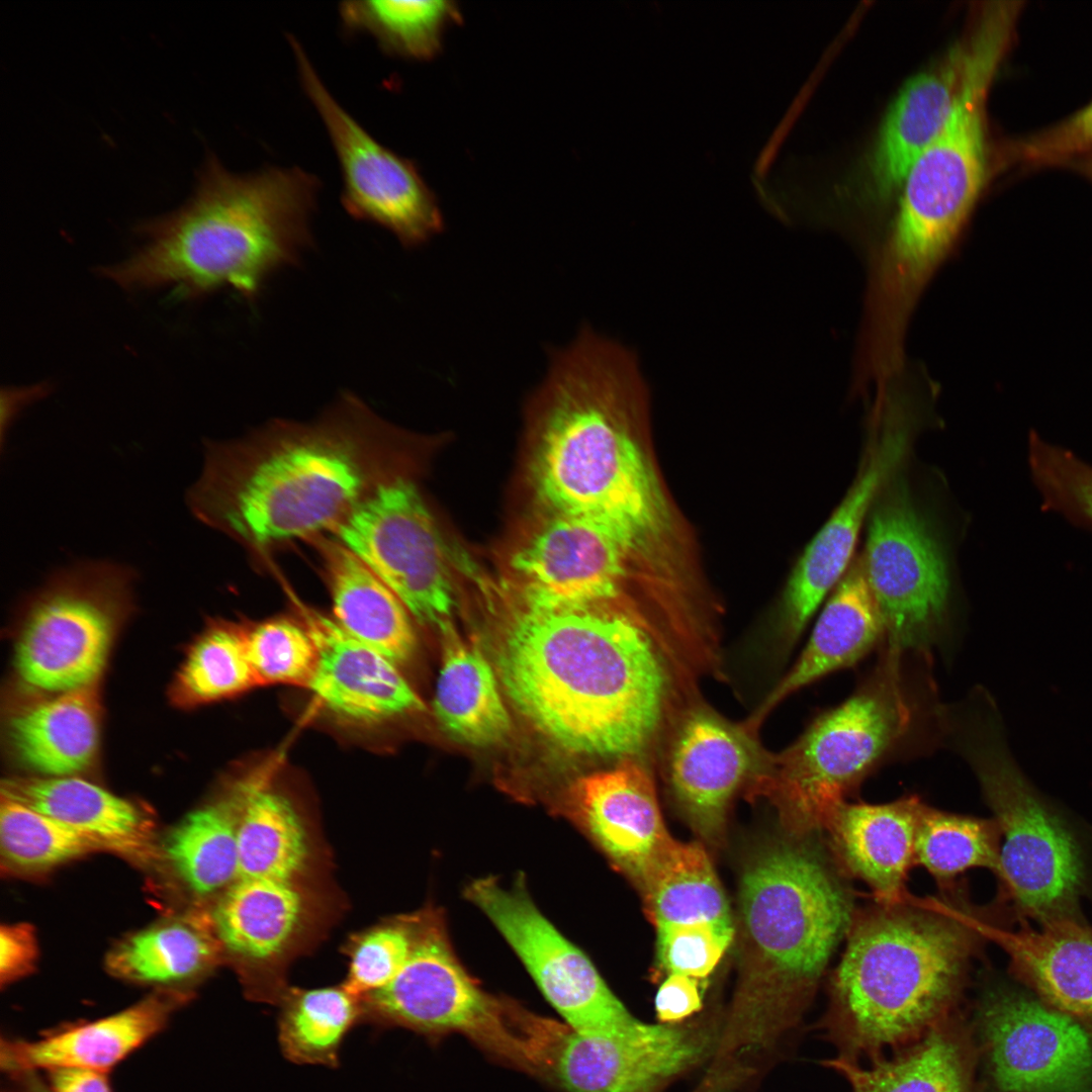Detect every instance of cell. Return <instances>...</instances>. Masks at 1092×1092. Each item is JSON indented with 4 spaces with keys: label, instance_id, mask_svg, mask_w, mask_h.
Masks as SVG:
<instances>
[{
    "label": "cell",
    "instance_id": "obj_37",
    "mask_svg": "<svg viewBox=\"0 0 1092 1092\" xmlns=\"http://www.w3.org/2000/svg\"><path fill=\"white\" fill-rule=\"evenodd\" d=\"M339 14L346 32L370 34L386 55L417 61L436 57L446 30L462 16L448 0L345 1Z\"/></svg>",
    "mask_w": 1092,
    "mask_h": 1092
},
{
    "label": "cell",
    "instance_id": "obj_39",
    "mask_svg": "<svg viewBox=\"0 0 1092 1092\" xmlns=\"http://www.w3.org/2000/svg\"><path fill=\"white\" fill-rule=\"evenodd\" d=\"M215 954L214 942L199 928L174 922L155 926L123 940L108 957L118 977L152 984H173L205 971Z\"/></svg>",
    "mask_w": 1092,
    "mask_h": 1092
},
{
    "label": "cell",
    "instance_id": "obj_19",
    "mask_svg": "<svg viewBox=\"0 0 1092 1092\" xmlns=\"http://www.w3.org/2000/svg\"><path fill=\"white\" fill-rule=\"evenodd\" d=\"M706 1036L669 1024L617 1032L568 1028L555 1044L548 1072L568 1092H656L699 1060Z\"/></svg>",
    "mask_w": 1092,
    "mask_h": 1092
},
{
    "label": "cell",
    "instance_id": "obj_12",
    "mask_svg": "<svg viewBox=\"0 0 1092 1092\" xmlns=\"http://www.w3.org/2000/svg\"><path fill=\"white\" fill-rule=\"evenodd\" d=\"M51 574L26 612L15 663L30 687L61 694L95 684L136 573L93 560Z\"/></svg>",
    "mask_w": 1092,
    "mask_h": 1092
},
{
    "label": "cell",
    "instance_id": "obj_20",
    "mask_svg": "<svg viewBox=\"0 0 1092 1092\" xmlns=\"http://www.w3.org/2000/svg\"><path fill=\"white\" fill-rule=\"evenodd\" d=\"M565 814L638 888L674 841L650 776L630 758L578 779Z\"/></svg>",
    "mask_w": 1092,
    "mask_h": 1092
},
{
    "label": "cell",
    "instance_id": "obj_26",
    "mask_svg": "<svg viewBox=\"0 0 1092 1092\" xmlns=\"http://www.w3.org/2000/svg\"><path fill=\"white\" fill-rule=\"evenodd\" d=\"M922 806L914 796L881 805L842 801L826 819L823 829L840 863L868 884L881 905L904 900Z\"/></svg>",
    "mask_w": 1092,
    "mask_h": 1092
},
{
    "label": "cell",
    "instance_id": "obj_52",
    "mask_svg": "<svg viewBox=\"0 0 1092 1092\" xmlns=\"http://www.w3.org/2000/svg\"><path fill=\"white\" fill-rule=\"evenodd\" d=\"M10 1085L7 1092H52L37 1071L8 1074Z\"/></svg>",
    "mask_w": 1092,
    "mask_h": 1092
},
{
    "label": "cell",
    "instance_id": "obj_16",
    "mask_svg": "<svg viewBox=\"0 0 1092 1092\" xmlns=\"http://www.w3.org/2000/svg\"><path fill=\"white\" fill-rule=\"evenodd\" d=\"M465 896L509 942L551 1006L576 1032H617L640 1021L610 990L590 960L539 911L525 883L494 878L468 885Z\"/></svg>",
    "mask_w": 1092,
    "mask_h": 1092
},
{
    "label": "cell",
    "instance_id": "obj_42",
    "mask_svg": "<svg viewBox=\"0 0 1092 1092\" xmlns=\"http://www.w3.org/2000/svg\"><path fill=\"white\" fill-rule=\"evenodd\" d=\"M3 860L22 871H41L104 848L95 838L1 795Z\"/></svg>",
    "mask_w": 1092,
    "mask_h": 1092
},
{
    "label": "cell",
    "instance_id": "obj_41",
    "mask_svg": "<svg viewBox=\"0 0 1092 1092\" xmlns=\"http://www.w3.org/2000/svg\"><path fill=\"white\" fill-rule=\"evenodd\" d=\"M247 629L214 623L190 650L178 673L174 697L195 705L242 694L259 686L247 647Z\"/></svg>",
    "mask_w": 1092,
    "mask_h": 1092
},
{
    "label": "cell",
    "instance_id": "obj_40",
    "mask_svg": "<svg viewBox=\"0 0 1092 1092\" xmlns=\"http://www.w3.org/2000/svg\"><path fill=\"white\" fill-rule=\"evenodd\" d=\"M1001 833L994 819L939 811L923 804L915 838V863L940 884L952 882L973 868L995 874L999 867Z\"/></svg>",
    "mask_w": 1092,
    "mask_h": 1092
},
{
    "label": "cell",
    "instance_id": "obj_44",
    "mask_svg": "<svg viewBox=\"0 0 1092 1092\" xmlns=\"http://www.w3.org/2000/svg\"><path fill=\"white\" fill-rule=\"evenodd\" d=\"M247 647L260 685L306 688L315 669L317 650L305 625L278 617L247 629Z\"/></svg>",
    "mask_w": 1092,
    "mask_h": 1092
},
{
    "label": "cell",
    "instance_id": "obj_6",
    "mask_svg": "<svg viewBox=\"0 0 1092 1092\" xmlns=\"http://www.w3.org/2000/svg\"><path fill=\"white\" fill-rule=\"evenodd\" d=\"M980 922L964 910L902 903L854 916L824 1020L840 1056L881 1058L947 1019L984 937Z\"/></svg>",
    "mask_w": 1092,
    "mask_h": 1092
},
{
    "label": "cell",
    "instance_id": "obj_4",
    "mask_svg": "<svg viewBox=\"0 0 1092 1092\" xmlns=\"http://www.w3.org/2000/svg\"><path fill=\"white\" fill-rule=\"evenodd\" d=\"M320 188L298 167L239 174L211 155L189 199L141 224L144 245L101 275L126 289L173 286L198 297L230 287L254 300L273 274L298 265L313 246Z\"/></svg>",
    "mask_w": 1092,
    "mask_h": 1092
},
{
    "label": "cell",
    "instance_id": "obj_32",
    "mask_svg": "<svg viewBox=\"0 0 1092 1092\" xmlns=\"http://www.w3.org/2000/svg\"><path fill=\"white\" fill-rule=\"evenodd\" d=\"M442 632L446 643L434 698L440 725L462 743L502 741L511 719L491 665L478 648L460 640L452 626Z\"/></svg>",
    "mask_w": 1092,
    "mask_h": 1092
},
{
    "label": "cell",
    "instance_id": "obj_51",
    "mask_svg": "<svg viewBox=\"0 0 1092 1092\" xmlns=\"http://www.w3.org/2000/svg\"><path fill=\"white\" fill-rule=\"evenodd\" d=\"M44 389L46 387H42L41 385L33 387L32 389L24 388V390L18 389L14 391L10 389L9 392L14 398H12L8 393L7 395H3V398H6L7 402L3 403V408L6 407V410H3L2 412V437L4 435L5 429L9 427V425L14 419V416L23 406V403H29L31 400L33 401L39 398Z\"/></svg>",
    "mask_w": 1092,
    "mask_h": 1092
},
{
    "label": "cell",
    "instance_id": "obj_9",
    "mask_svg": "<svg viewBox=\"0 0 1092 1092\" xmlns=\"http://www.w3.org/2000/svg\"><path fill=\"white\" fill-rule=\"evenodd\" d=\"M903 655L887 648L854 694L816 717L783 751L764 753L747 793L767 800L793 836L823 829L833 807L909 733L917 709Z\"/></svg>",
    "mask_w": 1092,
    "mask_h": 1092
},
{
    "label": "cell",
    "instance_id": "obj_33",
    "mask_svg": "<svg viewBox=\"0 0 1092 1092\" xmlns=\"http://www.w3.org/2000/svg\"><path fill=\"white\" fill-rule=\"evenodd\" d=\"M303 913V897L292 880L239 878L217 902L212 920L229 950L265 961L285 949Z\"/></svg>",
    "mask_w": 1092,
    "mask_h": 1092
},
{
    "label": "cell",
    "instance_id": "obj_18",
    "mask_svg": "<svg viewBox=\"0 0 1092 1092\" xmlns=\"http://www.w3.org/2000/svg\"><path fill=\"white\" fill-rule=\"evenodd\" d=\"M633 554L616 536L585 521L550 515L511 558L522 606L558 610L608 605Z\"/></svg>",
    "mask_w": 1092,
    "mask_h": 1092
},
{
    "label": "cell",
    "instance_id": "obj_34",
    "mask_svg": "<svg viewBox=\"0 0 1092 1092\" xmlns=\"http://www.w3.org/2000/svg\"><path fill=\"white\" fill-rule=\"evenodd\" d=\"M239 878L293 880L306 866V829L290 799L263 781L238 786Z\"/></svg>",
    "mask_w": 1092,
    "mask_h": 1092
},
{
    "label": "cell",
    "instance_id": "obj_14",
    "mask_svg": "<svg viewBox=\"0 0 1092 1092\" xmlns=\"http://www.w3.org/2000/svg\"><path fill=\"white\" fill-rule=\"evenodd\" d=\"M422 624L451 626V566L442 533L410 475L390 479L330 533Z\"/></svg>",
    "mask_w": 1092,
    "mask_h": 1092
},
{
    "label": "cell",
    "instance_id": "obj_35",
    "mask_svg": "<svg viewBox=\"0 0 1092 1092\" xmlns=\"http://www.w3.org/2000/svg\"><path fill=\"white\" fill-rule=\"evenodd\" d=\"M639 889L656 932L707 924L734 928L720 881L699 843L674 839Z\"/></svg>",
    "mask_w": 1092,
    "mask_h": 1092
},
{
    "label": "cell",
    "instance_id": "obj_46",
    "mask_svg": "<svg viewBox=\"0 0 1092 1092\" xmlns=\"http://www.w3.org/2000/svg\"><path fill=\"white\" fill-rule=\"evenodd\" d=\"M657 933V959L668 974L706 978L718 965L734 937V928L698 925Z\"/></svg>",
    "mask_w": 1092,
    "mask_h": 1092
},
{
    "label": "cell",
    "instance_id": "obj_23",
    "mask_svg": "<svg viewBox=\"0 0 1092 1092\" xmlns=\"http://www.w3.org/2000/svg\"><path fill=\"white\" fill-rule=\"evenodd\" d=\"M182 1001L180 994L157 993L117 1013L58 1028L37 1039L3 1037L1 1068L7 1074L57 1069L107 1073L159 1033Z\"/></svg>",
    "mask_w": 1092,
    "mask_h": 1092
},
{
    "label": "cell",
    "instance_id": "obj_10",
    "mask_svg": "<svg viewBox=\"0 0 1092 1092\" xmlns=\"http://www.w3.org/2000/svg\"><path fill=\"white\" fill-rule=\"evenodd\" d=\"M363 1019L428 1034L460 1033L518 1066L533 1062L536 1016L483 991L458 960L443 915L415 919V940L404 966L381 990L361 999Z\"/></svg>",
    "mask_w": 1092,
    "mask_h": 1092
},
{
    "label": "cell",
    "instance_id": "obj_15",
    "mask_svg": "<svg viewBox=\"0 0 1092 1092\" xmlns=\"http://www.w3.org/2000/svg\"><path fill=\"white\" fill-rule=\"evenodd\" d=\"M303 91L321 116L340 165L345 210L387 230L404 248H418L442 233L435 193L416 164L378 143L323 83L301 43L287 35Z\"/></svg>",
    "mask_w": 1092,
    "mask_h": 1092
},
{
    "label": "cell",
    "instance_id": "obj_48",
    "mask_svg": "<svg viewBox=\"0 0 1092 1092\" xmlns=\"http://www.w3.org/2000/svg\"><path fill=\"white\" fill-rule=\"evenodd\" d=\"M699 979L671 973L660 985L655 997V1010L663 1024L679 1021L702 1007Z\"/></svg>",
    "mask_w": 1092,
    "mask_h": 1092
},
{
    "label": "cell",
    "instance_id": "obj_31",
    "mask_svg": "<svg viewBox=\"0 0 1092 1092\" xmlns=\"http://www.w3.org/2000/svg\"><path fill=\"white\" fill-rule=\"evenodd\" d=\"M9 735L17 755L39 772L68 777L85 769L99 737L95 684L25 708L11 719Z\"/></svg>",
    "mask_w": 1092,
    "mask_h": 1092
},
{
    "label": "cell",
    "instance_id": "obj_2",
    "mask_svg": "<svg viewBox=\"0 0 1092 1092\" xmlns=\"http://www.w3.org/2000/svg\"><path fill=\"white\" fill-rule=\"evenodd\" d=\"M647 385L635 352L584 326L550 348L534 393L531 477L550 512L592 523L647 553L670 528L654 470L639 446Z\"/></svg>",
    "mask_w": 1092,
    "mask_h": 1092
},
{
    "label": "cell",
    "instance_id": "obj_1",
    "mask_svg": "<svg viewBox=\"0 0 1092 1092\" xmlns=\"http://www.w3.org/2000/svg\"><path fill=\"white\" fill-rule=\"evenodd\" d=\"M402 437L344 391L310 421L273 420L208 442L186 500L193 516L249 550L330 534L384 482L410 475Z\"/></svg>",
    "mask_w": 1092,
    "mask_h": 1092
},
{
    "label": "cell",
    "instance_id": "obj_50",
    "mask_svg": "<svg viewBox=\"0 0 1092 1092\" xmlns=\"http://www.w3.org/2000/svg\"><path fill=\"white\" fill-rule=\"evenodd\" d=\"M52 1092H112L106 1073L84 1069L48 1071Z\"/></svg>",
    "mask_w": 1092,
    "mask_h": 1092
},
{
    "label": "cell",
    "instance_id": "obj_8",
    "mask_svg": "<svg viewBox=\"0 0 1092 1092\" xmlns=\"http://www.w3.org/2000/svg\"><path fill=\"white\" fill-rule=\"evenodd\" d=\"M1009 43L991 27L972 31L965 41L950 114L909 170L893 223L873 255L878 280L896 294L922 293L981 194L988 172L985 102Z\"/></svg>",
    "mask_w": 1092,
    "mask_h": 1092
},
{
    "label": "cell",
    "instance_id": "obj_47",
    "mask_svg": "<svg viewBox=\"0 0 1092 1092\" xmlns=\"http://www.w3.org/2000/svg\"><path fill=\"white\" fill-rule=\"evenodd\" d=\"M1019 154L1029 163L1060 162L1092 150V103L1068 119L1028 138Z\"/></svg>",
    "mask_w": 1092,
    "mask_h": 1092
},
{
    "label": "cell",
    "instance_id": "obj_13",
    "mask_svg": "<svg viewBox=\"0 0 1092 1092\" xmlns=\"http://www.w3.org/2000/svg\"><path fill=\"white\" fill-rule=\"evenodd\" d=\"M861 555L888 647L924 650L948 611L950 580L942 545L905 482L894 478L869 516Z\"/></svg>",
    "mask_w": 1092,
    "mask_h": 1092
},
{
    "label": "cell",
    "instance_id": "obj_43",
    "mask_svg": "<svg viewBox=\"0 0 1092 1092\" xmlns=\"http://www.w3.org/2000/svg\"><path fill=\"white\" fill-rule=\"evenodd\" d=\"M1028 466L1042 508L1059 513L1077 527L1092 530V465L1031 431Z\"/></svg>",
    "mask_w": 1092,
    "mask_h": 1092
},
{
    "label": "cell",
    "instance_id": "obj_21",
    "mask_svg": "<svg viewBox=\"0 0 1092 1092\" xmlns=\"http://www.w3.org/2000/svg\"><path fill=\"white\" fill-rule=\"evenodd\" d=\"M755 734L718 715L698 710L688 716L673 742L669 785L681 811L705 838L720 837L729 804L762 761Z\"/></svg>",
    "mask_w": 1092,
    "mask_h": 1092
},
{
    "label": "cell",
    "instance_id": "obj_27",
    "mask_svg": "<svg viewBox=\"0 0 1092 1092\" xmlns=\"http://www.w3.org/2000/svg\"><path fill=\"white\" fill-rule=\"evenodd\" d=\"M980 931L1009 957L1010 971L1049 1005L1092 1021V925L1064 919L1018 930L981 922Z\"/></svg>",
    "mask_w": 1092,
    "mask_h": 1092
},
{
    "label": "cell",
    "instance_id": "obj_45",
    "mask_svg": "<svg viewBox=\"0 0 1092 1092\" xmlns=\"http://www.w3.org/2000/svg\"><path fill=\"white\" fill-rule=\"evenodd\" d=\"M415 940V920L382 925L356 942L344 987L360 1000L387 986L407 961Z\"/></svg>",
    "mask_w": 1092,
    "mask_h": 1092
},
{
    "label": "cell",
    "instance_id": "obj_49",
    "mask_svg": "<svg viewBox=\"0 0 1092 1092\" xmlns=\"http://www.w3.org/2000/svg\"><path fill=\"white\" fill-rule=\"evenodd\" d=\"M36 944L32 929L26 924L2 926L0 930V975L2 983L25 975L32 969Z\"/></svg>",
    "mask_w": 1092,
    "mask_h": 1092
},
{
    "label": "cell",
    "instance_id": "obj_25",
    "mask_svg": "<svg viewBox=\"0 0 1092 1092\" xmlns=\"http://www.w3.org/2000/svg\"><path fill=\"white\" fill-rule=\"evenodd\" d=\"M882 638L884 623L859 555L853 557L831 592L798 660L743 723L744 727L755 733L771 710L791 694L851 666Z\"/></svg>",
    "mask_w": 1092,
    "mask_h": 1092
},
{
    "label": "cell",
    "instance_id": "obj_28",
    "mask_svg": "<svg viewBox=\"0 0 1092 1092\" xmlns=\"http://www.w3.org/2000/svg\"><path fill=\"white\" fill-rule=\"evenodd\" d=\"M309 541L321 559L336 623L394 663L407 660L416 636L397 597L335 538L320 535Z\"/></svg>",
    "mask_w": 1092,
    "mask_h": 1092
},
{
    "label": "cell",
    "instance_id": "obj_5",
    "mask_svg": "<svg viewBox=\"0 0 1092 1092\" xmlns=\"http://www.w3.org/2000/svg\"><path fill=\"white\" fill-rule=\"evenodd\" d=\"M853 918L849 891L815 848L781 841L750 860L740 885L738 982L714 1074L799 1021Z\"/></svg>",
    "mask_w": 1092,
    "mask_h": 1092
},
{
    "label": "cell",
    "instance_id": "obj_30",
    "mask_svg": "<svg viewBox=\"0 0 1092 1092\" xmlns=\"http://www.w3.org/2000/svg\"><path fill=\"white\" fill-rule=\"evenodd\" d=\"M1 795L95 838L104 848L138 851L149 837L148 821L132 803L82 779L9 778Z\"/></svg>",
    "mask_w": 1092,
    "mask_h": 1092
},
{
    "label": "cell",
    "instance_id": "obj_3",
    "mask_svg": "<svg viewBox=\"0 0 1092 1092\" xmlns=\"http://www.w3.org/2000/svg\"><path fill=\"white\" fill-rule=\"evenodd\" d=\"M494 654L514 706L567 751L627 759L659 725L667 682L661 659L641 627L608 605L521 606Z\"/></svg>",
    "mask_w": 1092,
    "mask_h": 1092
},
{
    "label": "cell",
    "instance_id": "obj_22",
    "mask_svg": "<svg viewBox=\"0 0 1092 1092\" xmlns=\"http://www.w3.org/2000/svg\"><path fill=\"white\" fill-rule=\"evenodd\" d=\"M299 610L317 650L306 688L327 711L349 722L375 724L424 708L393 661L333 618L304 606Z\"/></svg>",
    "mask_w": 1092,
    "mask_h": 1092
},
{
    "label": "cell",
    "instance_id": "obj_17",
    "mask_svg": "<svg viewBox=\"0 0 1092 1092\" xmlns=\"http://www.w3.org/2000/svg\"><path fill=\"white\" fill-rule=\"evenodd\" d=\"M979 1019L1001 1092H1092V1036L1079 1019L1007 986L985 993Z\"/></svg>",
    "mask_w": 1092,
    "mask_h": 1092
},
{
    "label": "cell",
    "instance_id": "obj_11",
    "mask_svg": "<svg viewBox=\"0 0 1092 1092\" xmlns=\"http://www.w3.org/2000/svg\"><path fill=\"white\" fill-rule=\"evenodd\" d=\"M925 387L919 379L903 374L875 390L869 440L857 475L805 548L785 587L780 626L786 649L796 643L850 565L866 518L911 445Z\"/></svg>",
    "mask_w": 1092,
    "mask_h": 1092
},
{
    "label": "cell",
    "instance_id": "obj_53",
    "mask_svg": "<svg viewBox=\"0 0 1092 1092\" xmlns=\"http://www.w3.org/2000/svg\"><path fill=\"white\" fill-rule=\"evenodd\" d=\"M1090 171L1092 173V160H1091V165H1090Z\"/></svg>",
    "mask_w": 1092,
    "mask_h": 1092
},
{
    "label": "cell",
    "instance_id": "obj_7",
    "mask_svg": "<svg viewBox=\"0 0 1092 1092\" xmlns=\"http://www.w3.org/2000/svg\"><path fill=\"white\" fill-rule=\"evenodd\" d=\"M945 738L979 781L1003 843L996 873L1002 897L1021 922L1082 918L1085 851L1075 830L1013 757L999 710L982 688L938 717Z\"/></svg>",
    "mask_w": 1092,
    "mask_h": 1092
},
{
    "label": "cell",
    "instance_id": "obj_38",
    "mask_svg": "<svg viewBox=\"0 0 1092 1092\" xmlns=\"http://www.w3.org/2000/svg\"><path fill=\"white\" fill-rule=\"evenodd\" d=\"M359 1019L361 1000L344 986L292 991L278 1021L281 1051L296 1064L336 1068L342 1043Z\"/></svg>",
    "mask_w": 1092,
    "mask_h": 1092
},
{
    "label": "cell",
    "instance_id": "obj_36",
    "mask_svg": "<svg viewBox=\"0 0 1092 1092\" xmlns=\"http://www.w3.org/2000/svg\"><path fill=\"white\" fill-rule=\"evenodd\" d=\"M238 787L233 796L189 813L164 843L166 857L198 895L229 888L239 876Z\"/></svg>",
    "mask_w": 1092,
    "mask_h": 1092
},
{
    "label": "cell",
    "instance_id": "obj_29",
    "mask_svg": "<svg viewBox=\"0 0 1092 1092\" xmlns=\"http://www.w3.org/2000/svg\"><path fill=\"white\" fill-rule=\"evenodd\" d=\"M970 1035L948 1018L890 1059L868 1067L844 1057L826 1060L852 1092H977Z\"/></svg>",
    "mask_w": 1092,
    "mask_h": 1092
},
{
    "label": "cell",
    "instance_id": "obj_24",
    "mask_svg": "<svg viewBox=\"0 0 1092 1092\" xmlns=\"http://www.w3.org/2000/svg\"><path fill=\"white\" fill-rule=\"evenodd\" d=\"M964 43L909 80L883 122L866 171V199L886 202L902 188L912 165L943 128L958 95Z\"/></svg>",
    "mask_w": 1092,
    "mask_h": 1092
}]
</instances>
